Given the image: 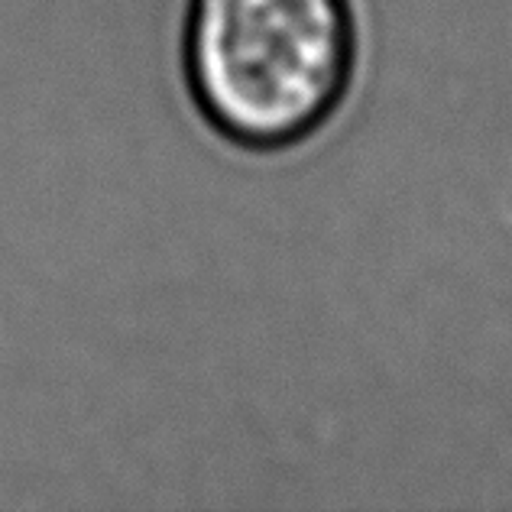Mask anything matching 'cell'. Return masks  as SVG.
Listing matches in <instances>:
<instances>
[{"label":"cell","instance_id":"cell-1","mask_svg":"<svg viewBox=\"0 0 512 512\" xmlns=\"http://www.w3.org/2000/svg\"><path fill=\"white\" fill-rule=\"evenodd\" d=\"M341 0H198L192 78L221 130L286 143L312 130L347 78Z\"/></svg>","mask_w":512,"mask_h":512}]
</instances>
